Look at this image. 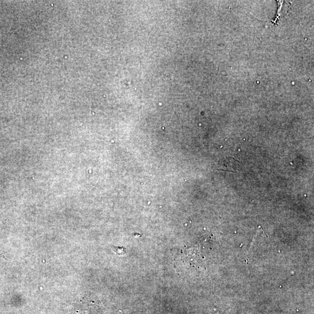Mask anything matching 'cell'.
Wrapping results in <instances>:
<instances>
[{"mask_svg":"<svg viewBox=\"0 0 314 314\" xmlns=\"http://www.w3.org/2000/svg\"><path fill=\"white\" fill-rule=\"evenodd\" d=\"M220 170L235 173L239 171L240 165L239 162L233 157H228L223 158L220 161Z\"/></svg>","mask_w":314,"mask_h":314,"instance_id":"1","label":"cell"},{"mask_svg":"<svg viewBox=\"0 0 314 314\" xmlns=\"http://www.w3.org/2000/svg\"><path fill=\"white\" fill-rule=\"evenodd\" d=\"M113 250H114L116 254L120 255H123L126 252V249L124 248V247H113Z\"/></svg>","mask_w":314,"mask_h":314,"instance_id":"2","label":"cell"}]
</instances>
